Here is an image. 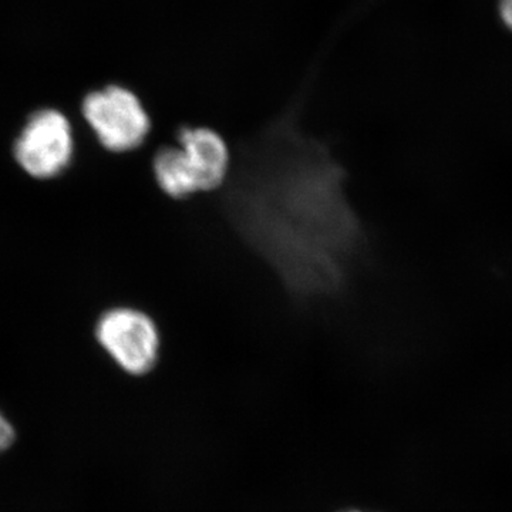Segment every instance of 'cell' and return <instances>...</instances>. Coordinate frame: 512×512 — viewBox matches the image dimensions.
Wrapping results in <instances>:
<instances>
[{
    "label": "cell",
    "mask_w": 512,
    "mask_h": 512,
    "mask_svg": "<svg viewBox=\"0 0 512 512\" xmlns=\"http://www.w3.org/2000/svg\"><path fill=\"white\" fill-rule=\"evenodd\" d=\"M332 148L291 119L238 148L220 210L302 305L342 296L365 261V225Z\"/></svg>",
    "instance_id": "6da1fadb"
},
{
    "label": "cell",
    "mask_w": 512,
    "mask_h": 512,
    "mask_svg": "<svg viewBox=\"0 0 512 512\" xmlns=\"http://www.w3.org/2000/svg\"><path fill=\"white\" fill-rule=\"evenodd\" d=\"M153 173L160 190L173 200L184 201L200 194L190 165L178 146H167L157 151Z\"/></svg>",
    "instance_id": "8992f818"
},
{
    "label": "cell",
    "mask_w": 512,
    "mask_h": 512,
    "mask_svg": "<svg viewBox=\"0 0 512 512\" xmlns=\"http://www.w3.org/2000/svg\"><path fill=\"white\" fill-rule=\"evenodd\" d=\"M72 154V126L57 110H40L33 114L15 144V157L20 167L40 180L56 177L66 170Z\"/></svg>",
    "instance_id": "277c9868"
},
{
    "label": "cell",
    "mask_w": 512,
    "mask_h": 512,
    "mask_svg": "<svg viewBox=\"0 0 512 512\" xmlns=\"http://www.w3.org/2000/svg\"><path fill=\"white\" fill-rule=\"evenodd\" d=\"M500 12L505 25L512 30V0H501Z\"/></svg>",
    "instance_id": "ba28073f"
},
{
    "label": "cell",
    "mask_w": 512,
    "mask_h": 512,
    "mask_svg": "<svg viewBox=\"0 0 512 512\" xmlns=\"http://www.w3.org/2000/svg\"><path fill=\"white\" fill-rule=\"evenodd\" d=\"M13 437H15V433H13L12 426L0 414V451L6 450L12 444Z\"/></svg>",
    "instance_id": "52a82bcc"
},
{
    "label": "cell",
    "mask_w": 512,
    "mask_h": 512,
    "mask_svg": "<svg viewBox=\"0 0 512 512\" xmlns=\"http://www.w3.org/2000/svg\"><path fill=\"white\" fill-rule=\"evenodd\" d=\"M349 512H357V511H349Z\"/></svg>",
    "instance_id": "9c48e42d"
},
{
    "label": "cell",
    "mask_w": 512,
    "mask_h": 512,
    "mask_svg": "<svg viewBox=\"0 0 512 512\" xmlns=\"http://www.w3.org/2000/svg\"><path fill=\"white\" fill-rule=\"evenodd\" d=\"M83 116L101 146L113 153L137 150L151 130L143 103L126 87L109 86L90 93L83 101Z\"/></svg>",
    "instance_id": "7a4b0ae2"
},
{
    "label": "cell",
    "mask_w": 512,
    "mask_h": 512,
    "mask_svg": "<svg viewBox=\"0 0 512 512\" xmlns=\"http://www.w3.org/2000/svg\"><path fill=\"white\" fill-rule=\"evenodd\" d=\"M177 141L198 191H221L232 170L231 150L221 134L208 127H181Z\"/></svg>",
    "instance_id": "5b68a950"
},
{
    "label": "cell",
    "mask_w": 512,
    "mask_h": 512,
    "mask_svg": "<svg viewBox=\"0 0 512 512\" xmlns=\"http://www.w3.org/2000/svg\"><path fill=\"white\" fill-rule=\"evenodd\" d=\"M96 336L114 362L130 375H146L157 365L160 330L147 313L134 308L111 309L97 323Z\"/></svg>",
    "instance_id": "3957f363"
}]
</instances>
